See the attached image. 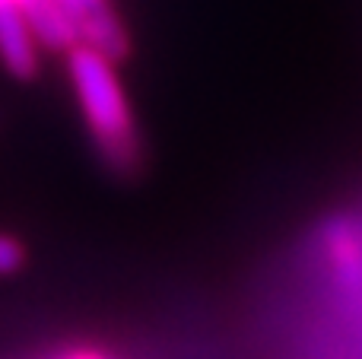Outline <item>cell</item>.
Instances as JSON below:
<instances>
[{
    "mask_svg": "<svg viewBox=\"0 0 362 359\" xmlns=\"http://www.w3.org/2000/svg\"><path fill=\"white\" fill-rule=\"evenodd\" d=\"M64 61H67V80L83 127L99 159L115 175H137L144 165V140L118 64L86 45H74L70 51H64Z\"/></svg>",
    "mask_w": 362,
    "mask_h": 359,
    "instance_id": "cell-1",
    "label": "cell"
},
{
    "mask_svg": "<svg viewBox=\"0 0 362 359\" xmlns=\"http://www.w3.org/2000/svg\"><path fill=\"white\" fill-rule=\"evenodd\" d=\"M0 64L16 80H32L42 70V45L16 4H0Z\"/></svg>",
    "mask_w": 362,
    "mask_h": 359,
    "instance_id": "cell-2",
    "label": "cell"
},
{
    "mask_svg": "<svg viewBox=\"0 0 362 359\" xmlns=\"http://www.w3.org/2000/svg\"><path fill=\"white\" fill-rule=\"evenodd\" d=\"M23 264H25V245L13 233L0 229V277L23 271Z\"/></svg>",
    "mask_w": 362,
    "mask_h": 359,
    "instance_id": "cell-3",
    "label": "cell"
},
{
    "mask_svg": "<svg viewBox=\"0 0 362 359\" xmlns=\"http://www.w3.org/2000/svg\"><path fill=\"white\" fill-rule=\"evenodd\" d=\"M54 359H112V356L99 347H70V350L54 353Z\"/></svg>",
    "mask_w": 362,
    "mask_h": 359,
    "instance_id": "cell-4",
    "label": "cell"
}]
</instances>
